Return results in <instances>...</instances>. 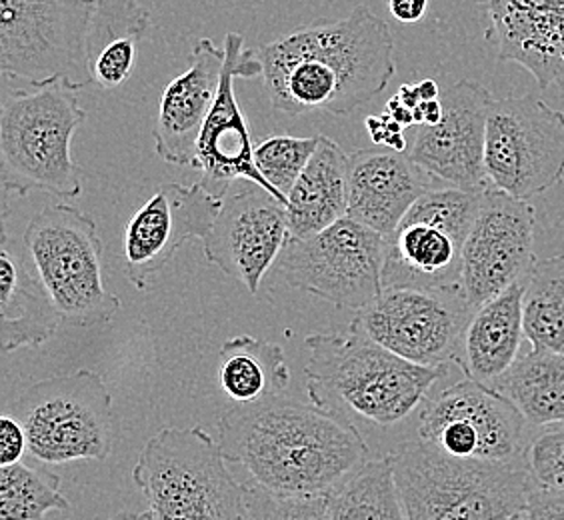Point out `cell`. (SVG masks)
Segmentation results:
<instances>
[{
  "mask_svg": "<svg viewBox=\"0 0 564 520\" xmlns=\"http://www.w3.org/2000/svg\"><path fill=\"white\" fill-rule=\"evenodd\" d=\"M252 51L272 109L291 117L348 115L389 87L397 71L389 22L362 4Z\"/></svg>",
  "mask_w": 564,
  "mask_h": 520,
  "instance_id": "6da1fadb",
  "label": "cell"
},
{
  "mask_svg": "<svg viewBox=\"0 0 564 520\" xmlns=\"http://www.w3.org/2000/svg\"><path fill=\"white\" fill-rule=\"evenodd\" d=\"M218 445L252 485L291 497H333L370 461L369 445L352 424L315 402L282 397L225 412Z\"/></svg>",
  "mask_w": 564,
  "mask_h": 520,
  "instance_id": "7a4b0ae2",
  "label": "cell"
},
{
  "mask_svg": "<svg viewBox=\"0 0 564 520\" xmlns=\"http://www.w3.org/2000/svg\"><path fill=\"white\" fill-rule=\"evenodd\" d=\"M311 357L306 392L316 407L337 414L367 443L372 431H394L421 414L446 367H423L380 347L357 328L318 333L304 340Z\"/></svg>",
  "mask_w": 564,
  "mask_h": 520,
  "instance_id": "3957f363",
  "label": "cell"
},
{
  "mask_svg": "<svg viewBox=\"0 0 564 520\" xmlns=\"http://www.w3.org/2000/svg\"><path fill=\"white\" fill-rule=\"evenodd\" d=\"M389 456L406 520L519 519L536 487L529 458H460L419 438L404 441Z\"/></svg>",
  "mask_w": 564,
  "mask_h": 520,
  "instance_id": "277c9868",
  "label": "cell"
},
{
  "mask_svg": "<svg viewBox=\"0 0 564 520\" xmlns=\"http://www.w3.org/2000/svg\"><path fill=\"white\" fill-rule=\"evenodd\" d=\"M76 88L63 80L7 93L0 107V174L4 198L46 191L61 198L83 193L73 137L87 120Z\"/></svg>",
  "mask_w": 564,
  "mask_h": 520,
  "instance_id": "5b68a950",
  "label": "cell"
},
{
  "mask_svg": "<svg viewBox=\"0 0 564 520\" xmlns=\"http://www.w3.org/2000/svg\"><path fill=\"white\" fill-rule=\"evenodd\" d=\"M227 463L200 426L163 429L142 446L132 480L154 520H239L247 485Z\"/></svg>",
  "mask_w": 564,
  "mask_h": 520,
  "instance_id": "8992f818",
  "label": "cell"
},
{
  "mask_svg": "<svg viewBox=\"0 0 564 520\" xmlns=\"http://www.w3.org/2000/svg\"><path fill=\"white\" fill-rule=\"evenodd\" d=\"M22 242L65 323L88 328L119 315L122 303L102 279L105 247L95 218L70 205L44 206Z\"/></svg>",
  "mask_w": 564,
  "mask_h": 520,
  "instance_id": "52a82bcc",
  "label": "cell"
},
{
  "mask_svg": "<svg viewBox=\"0 0 564 520\" xmlns=\"http://www.w3.org/2000/svg\"><path fill=\"white\" fill-rule=\"evenodd\" d=\"M29 453L43 465L105 461L115 443V412L109 387L95 370L39 380L12 404Z\"/></svg>",
  "mask_w": 564,
  "mask_h": 520,
  "instance_id": "ba28073f",
  "label": "cell"
},
{
  "mask_svg": "<svg viewBox=\"0 0 564 520\" xmlns=\"http://www.w3.org/2000/svg\"><path fill=\"white\" fill-rule=\"evenodd\" d=\"M97 0H0V71L33 87L93 85L87 41Z\"/></svg>",
  "mask_w": 564,
  "mask_h": 520,
  "instance_id": "9c48e42d",
  "label": "cell"
},
{
  "mask_svg": "<svg viewBox=\"0 0 564 520\" xmlns=\"http://www.w3.org/2000/svg\"><path fill=\"white\" fill-rule=\"evenodd\" d=\"M387 252V237L345 217L315 237L289 239L271 272L291 289L360 311L382 293Z\"/></svg>",
  "mask_w": 564,
  "mask_h": 520,
  "instance_id": "30bf717a",
  "label": "cell"
},
{
  "mask_svg": "<svg viewBox=\"0 0 564 520\" xmlns=\"http://www.w3.org/2000/svg\"><path fill=\"white\" fill-rule=\"evenodd\" d=\"M475 308L460 286H384L352 328L423 367L456 362Z\"/></svg>",
  "mask_w": 564,
  "mask_h": 520,
  "instance_id": "8fae6325",
  "label": "cell"
},
{
  "mask_svg": "<svg viewBox=\"0 0 564 520\" xmlns=\"http://www.w3.org/2000/svg\"><path fill=\"white\" fill-rule=\"evenodd\" d=\"M485 169L490 186L529 201L564 176V112L541 98H495L487 120Z\"/></svg>",
  "mask_w": 564,
  "mask_h": 520,
  "instance_id": "7c38bea8",
  "label": "cell"
},
{
  "mask_svg": "<svg viewBox=\"0 0 564 520\" xmlns=\"http://www.w3.org/2000/svg\"><path fill=\"white\" fill-rule=\"evenodd\" d=\"M529 426L509 397L467 377L424 402L414 438L451 456L514 463L529 458Z\"/></svg>",
  "mask_w": 564,
  "mask_h": 520,
  "instance_id": "4fadbf2b",
  "label": "cell"
},
{
  "mask_svg": "<svg viewBox=\"0 0 564 520\" xmlns=\"http://www.w3.org/2000/svg\"><path fill=\"white\" fill-rule=\"evenodd\" d=\"M534 260V206L489 186L463 249L460 289L477 311L524 281Z\"/></svg>",
  "mask_w": 564,
  "mask_h": 520,
  "instance_id": "5bb4252c",
  "label": "cell"
},
{
  "mask_svg": "<svg viewBox=\"0 0 564 520\" xmlns=\"http://www.w3.org/2000/svg\"><path fill=\"white\" fill-rule=\"evenodd\" d=\"M223 201L203 183L159 186L124 227L122 274L139 291H147L186 240L207 237Z\"/></svg>",
  "mask_w": 564,
  "mask_h": 520,
  "instance_id": "9a60e30c",
  "label": "cell"
},
{
  "mask_svg": "<svg viewBox=\"0 0 564 520\" xmlns=\"http://www.w3.org/2000/svg\"><path fill=\"white\" fill-rule=\"evenodd\" d=\"M492 95L475 80H458L443 95V117L419 124L406 154L436 183L480 193L490 186L485 141Z\"/></svg>",
  "mask_w": 564,
  "mask_h": 520,
  "instance_id": "2e32d148",
  "label": "cell"
},
{
  "mask_svg": "<svg viewBox=\"0 0 564 520\" xmlns=\"http://www.w3.org/2000/svg\"><path fill=\"white\" fill-rule=\"evenodd\" d=\"M223 46L227 51L223 80L191 166L203 174L200 183L217 196L225 195L235 181H249L286 205V196L272 188L254 163L257 142L252 141L249 120L240 109L235 90L237 78L261 76V65L254 58V51L245 48V39L239 33H227Z\"/></svg>",
  "mask_w": 564,
  "mask_h": 520,
  "instance_id": "e0dca14e",
  "label": "cell"
},
{
  "mask_svg": "<svg viewBox=\"0 0 564 520\" xmlns=\"http://www.w3.org/2000/svg\"><path fill=\"white\" fill-rule=\"evenodd\" d=\"M289 239L286 205L254 185L223 201L203 245L210 264L257 294Z\"/></svg>",
  "mask_w": 564,
  "mask_h": 520,
  "instance_id": "ac0fdd59",
  "label": "cell"
},
{
  "mask_svg": "<svg viewBox=\"0 0 564 520\" xmlns=\"http://www.w3.org/2000/svg\"><path fill=\"white\" fill-rule=\"evenodd\" d=\"M485 41L527 68L541 90L564 88V0H475Z\"/></svg>",
  "mask_w": 564,
  "mask_h": 520,
  "instance_id": "d6986e66",
  "label": "cell"
},
{
  "mask_svg": "<svg viewBox=\"0 0 564 520\" xmlns=\"http://www.w3.org/2000/svg\"><path fill=\"white\" fill-rule=\"evenodd\" d=\"M225 61V46L200 39L188 56V68L164 88L152 129L154 151L164 163L191 166L195 161L196 144L217 100Z\"/></svg>",
  "mask_w": 564,
  "mask_h": 520,
  "instance_id": "ffe728a7",
  "label": "cell"
},
{
  "mask_svg": "<svg viewBox=\"0 0 564 520\" xmlns=\"http://www.w3.org/2000/svg\"><path fill=\"white\" fill-rule=\"evenodd\" d=\"M434 183L406 152L360 149L348 156L347 217L389 239Z\"/></svg>",
  "mask_w": 564,
  "mask_h": 520,
  "instance_id": "44dd1931",
  "label": "cell"
},
{
  "mask_svg": "<svg viewBox=\"0 0 564 520\" xmlns=\"http://www.w3.org/2000/svg\"><path fill=\"white\" fill-rule=\"evenodd\" d=\"M63 323L48 289L36 271L24 242H14L2 230L0 247V348L41 347Z\"/></svg>",
  "mask_w": 564,
  "mask_h": 520,
  "instance_id": "7402d4cb",
  "label": "cell"
},
{
  "mask_svg": "<svg viewBox=\"0 0 564 520\" xmlns=\"http://www.w3.org/2000/svg\"><path fill=\"white\" fill-rule=\"evenodd\" d=\"M524 281L512 284L473 313L456 358L468 379L495 387L521 357L522 338H527L522 321Z\"/></svg>",
  "mask_w": 564,
  "mask_h": 520,
  "instance_id": "603a6c76",
  "label": "cell"
},
{
  "mask_svg": "<svg viewBox=\"0 0 564 520\" xmlns=\"http://www.w3.org/2000/svg\"><path fill=\"white\" fill-rule=\"evenodd\" d=\"M465 240L433 223L402 218L389 237L384 286H460Z\"/></svg>",
  "mask_w": 564,
  "mask_h": 520,
  "instance_id": "cb8c5ba5",
  "label": "cell"
},
{
  "mask_svg": "<svg viewBox=\"0 0 564 520\" xmlns=\"http://www.w3.org/2000/svg\"><path fill=\"white\" fill-rule=\"evenodd\" d=\"M348 215V156L318 134L313 159L286 195L291 239H308Z\"/></svg>",
  "mask_w": 564,
  "mask_h": 520,
  "instance_id": "d4e9b609",
  "label": "cell"
},
{
  "mask_svg": "<svg viewBox=\"0 0 564 520\" xmlns=\"http://www.w3.org/2000/svg\"><path fill=\"white\" fill-rule=\"evenodd\" d=\"M151 29V14L139 0H97L88 29V71L93 85L119 90L131 80L139 44Z\"/></svg>",
  "mask_w": 564,
  "mask_h": 520,
  "instance_id": "484cf974",
  "label": "cell"
},
{
  "mask_svg": "<svg viewBox=\"0 0 564 520\" xmlns=\"http://www.w3.org/2000/svg\"><path fill=\"white\" fill-rule=\"evenodd\" d=\"M218 384L239 404L282 397L291 384V367L276 343L257 336H235L220 347Z\"/></svg>",
  "mask_w": 564,
  "mask_h": 520,
  "instance_id": "4316f807",
  "label": "cell"
},
{
  "mask_svg": "<svg viewBox=\"0 0 564 520\" xmlns=\"http://www.w3.org/2000/svg\"><path fill=\"white\" fill-rule=\"evenodd\" d=\"M492 389L519 407L534 429L564 424V355L532 347Z\"/></svg>",
  "mask_w": 564,
  "mask_h": 520,
  "instance_id": "83f0119b",
  "label": "cell"
},
{
  "mask_svg": "<svg viewBox=\"0 0 564 520\" xmlns=\"http://www.w3.org/2000/svg\"><path fill=\"white\" fill-rule=\"evenodd\" d=\"M522 321L531 347L564 355V257L532 267L524 281Z\"/></svg>",
  "mask_w": 564,
  "mask_h": 520,
  "instance_id": "f1b7e54d",
  "label": "cell"
},
{
  "mask_svg": "<svg viewBox=\"0 0 564 520\" xmlns=\"http://www.w3.org/2000/svg\"><path fill=\"white\" fill-rule=\"evenodd\" d=\"M330 520H406L394 483L391 456L367 465L330 497Z\"/></svg>",
  "mask_w": 564,
  "mask_h": 520,
  "instance_id": "f546056e",
  "label": "cell"
},
{
  "mask_svg": "<svg viewBox=\"0 0 564 520\" xmlns=\"http://www.w3.org/2000/svg\"><path fill=\"white\" fill-rule=\"evenodd\" d=\"M68 510L56 475L22 463L0 468V520H43Z\"/></svg>",
  "mask_w": 564,
  "mask_h": 520,
  "instance_id": "4dcf8cb0",
  "label": "cell"
},
{
  "mask_svg": "<svg viewBox=\"0 0 564 520\" xmlns=\"http://www.w3.org/2000/svg\"><path fill=\"white\" fill-rule=\"evenodd\" d=\"M316 147L318 137H269L254 147V163L272 188L286 196L313 159Z\"/></svg>",
  "mask_w": 564,
  "mask_h": 520,
  "instance_id": "1f68e13d",
  "label": "cell"
},
{
  "mask_svg": "<svg viewBox=\"0 0 564 520\" xmlns=\"http://www.w3.org/2000/svg\"><path fill=\"white\" fill-rule=\"evenodd\" d=\"M239 520H330V497H291L247 485Z\"/></svg>",
  "mask_w": 564,
  "mask_h": 520,
  "instance_id": "d6a6232c",
  "label": "cell"
},
{
  "mask_svg": "<svg viewBox=\"0 0 564 520\" xmlns=\"http://www.w3.org/2000/svg\"><path fill=\"white\" fill-rule=\"evenodd\" d=\"M529 466L536 487L564 490V426H549L532 438Z\"/></svg>",
  "mask_w": 564,
  "mask_h": 520,
  "instance_id": "836d02e7",
  "label": "cell"
},
{
  "mask_svg": "<svg viewBox=\"0 0 564 520\" xmlns=\"http://www.w3.org/2000/svg\"><path fill=\"white\" fill-rule=\"evenodd\" d=\"M29 451V438L21 421L7 412L0 416V465L11 466L21 463Z\"/></svg>",
  "mask_w": 564,
  "mask_h": 520,
  "instance_id": "e575fe53",
  "label": "cell"
},
{
  "mask_svg": "<svg viewBox=\"0 0 564 520\" xmlns=\"http://www.w3.org/2000/svg\"><path fill=\"white\" fill-rule=\"evenodd\" d=\"M524 520H564V490L532 488L524 509Z\"/></svg>",
  "mask_w": 564,
  "mask_h": 520,
  "instance_id": "d590c367",
  "label": "cell"
},
{
  "mask_svg": "<svg viewBox=\"0 0 564 520\" xmlns=\"http://www.w3.org/2000/svg\"><path fill=\"white\" fill-rule=\"evenodd\" d=\"M389 11L394 21L414 24L423 21L429 11V0H389Z\"/></svg>",
  "mask_w": 564,
  "mask_h": 520,
  "instance_id": "8d00e7d4",
  "label": "cell"
},
{
  "mask_svg": "<svg viewBox=\"0 0 564 520\" xmlns=\"http://www.w3.org/2000/svg\"><path fill=\"white\" fill-rule=\"evenodd\" d=\"M110 520H154L152 519V512H119L115 514Z\"/></svg>",
  "mask_w": 564,
  "mask_h": 520,
  "instance_id": "74e56055",
  "label": "cell"
},
{
  "mask_svg": "<svg viewBox=\"0 0 564 520\" xmlns=\"http://www.w3.org/2000/svg\"><path fill=\"white\" fill-rule=\"evenodd\" d=\"M514 520H524V512H522L521 517H519V519H514Z\"/></svg>",
  "mask_w": 564,
  "mask_h": 520,
  "instance_id": "f35d334b",
  "label": "cell"
}]
</instances>
